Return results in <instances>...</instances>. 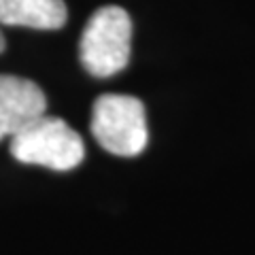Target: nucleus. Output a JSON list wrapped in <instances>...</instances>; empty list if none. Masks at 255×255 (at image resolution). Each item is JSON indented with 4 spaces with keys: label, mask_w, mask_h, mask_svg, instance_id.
Returning <instances> with one entry per match:
<instances>
[{
    "label": "nucleus",
    "mask_w": 255,
    "mask_h": 255,
    "mask_svg": "<svg viewBox=\"0 0 255 255\" xmlns=\"http://www.w3.org/2000/svg\"><path fill=\"white\" fill-rule=\"evenodd\" d=\"M132 49V21L122 6H102L85 23L79 58L92 77L107 79L128 66Z\"/></svg>",
    "instance_id": "nucleus-1"
},
{
    "label": "nucleus",
    "mask_w": 255,
    "mask_h": 255,
    "mask_svg": "<svg viewBox=\"0 0 255 255\" xmlns=\"http://www.w3.org/2000/svg\"><path fill=\"white\" fill-rule=\"evenodd\" d=\"M11 155L21 164L64 172L77 168L85 159V145L75 128L45 113L11 138Z\"/></svg>",
    "instance_id": "nucleus-2"
},
{
    "label": "nucleus",
    "mask_w": 255,
    "mask_h": 255,
    "mask_svg": "<svg viewBox=\"0 0 255 255\" xmlns=\"http://www.w3.org/2000/svg\"><path fill=\"white\" fill-rule=\"evenodd\" d=\"M92 134L96 142L113 155H140L149 142L142 102L126 94H102L92 109Z\"/></svg>",
    "instance_id": "nucleus-3"
},
{
    "label": "nucleus",
    "mask_w": 255,
    "mask_h": 255,
    "mask_svg": "<svg viewBox=\"0 0 255 255\" xmlns=\"http://www.w3.org/2000/svg\"><path fill=\"white\" fill-rule=\"evenodd\" d=\"M45 113V92L34 81L15 75H0V140L13 138Z\"/></svg>",
    "instance_id": "nucleus-4"
},
{
    "label": "nucleus",
    "mask_w": 255,
    "mask_h": 255,
    "mask_svg": "<svg viewBox=\"0 0 255 255\" xmlns=\"http://www.w3.org/2000/svg\"><path fill=\"white\" fill-rule=\"evenodd\" d=\"M68 19L64 0H0V23L34 30H60Z\"/></svg>",
    "instance_id": "nucleus-5"
},
{
    "label": "nucleus",
    "mask_w": 255,
    "mask_h": 255,
    "mask_svg": "<svg viewBox=\"0 0 255 255\" xmlns=\"http://www.w3.org/2000/svg\"><path fill=\"white\" fill-rule=\"evenodd\" d=\"M4 47H6V41H4V34H2V30H0V53L4 51Z\"/></svg>",
    "instance_id": "nucleus-6"
}]
</instances>
